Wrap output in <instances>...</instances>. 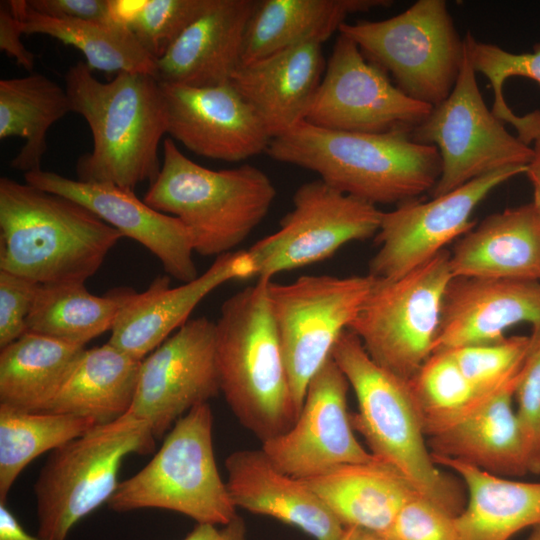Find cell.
I'll return each instance as SVG.
<instances>
[{
  "label": "cell",
  "instance_id": "74e56055",
  "mask_svg": "<svg viewBox=\"0 0 540 540\" xmlns=\"http://www.w3.org/2000/svg\"><path fill=\"white\" fill-rule=\"evenodd\" d=\"M530 347L529 336H510L485 344L446 350L463 375L482 393H491L522 368Z\"/></svg>",
  "mask_w": 540,
  "mask_h": 540
},
{
  "label": "cell",
  "instance_id": "7c38bea8",
  "mask_svg": "<svg viewBox=\"0 0 540 540\" xmlns=\"http://www.w3.org/2000/svg\"><path fill=\"white\" fill-rule=\"evenodd\" d=\"M476 74L464 40V58L453 90L411 133L414 141L434 145L441 157L432 197L505 167L527 166L532 159L533 148L509 133L486 106Z\"/></svg>",
  "mask_w": 540,
  "mask_h": 540
},
{
  "label": "cell",
  "instance_id": "484cf974",
  "mask_svg": "<svg viewBox=\"0 0 540 540\" xmlns=\"http://www.w3.org/2000/svg\"><path fill=\"white\" fill-rule=\"evenodd\" d=\"M453 277L540 281V222L531 203L493 213L450 253Z\"/></svg>",
  "mask_w": 540,
  "mask_h": 540
},
{
  "label": "cell",
  "instance_id": "b9f144b4",
  "mask_svg": "<svg viewBox=\"0 0 540 540\" xmlns=\"http://www.w3.org/2000/svg\"><path fill=\"white\" fill-rule=\"evenodd\" d=\"M40 284L0 270V349L28 332L27 319Z\"/></svg>",
  "mask_w": 540,
  "mask_h": 540
},
{
  "label": "cell",
  "instance_id": "1f68e13d",
  "mask_svg": "<svg viewBox=\"0 0 540 540\" xmlns=\"http://www.w3.org/2000/svg\"><path fill=\"white\" fill-rule=\"evenodd\" d=\"M24 34L53 37L83 53L87 66L105 72L144 73L156 78V60L133 32L113 22L57 19L32 10L27 0L8 1Z\"/></svg>",
  "mask_w": 540,
  "mask_h": 540
},
{
  "label": "cell",
  "instance_id": "7402d4cb",
  "mask_svg": "<svg viewBox=\"0 0 540 540\" xmlns=\"http://www.w3.org/2000/svg\"><path fill=\"white\" fill-rule=\"evenodd\" d=\"M256 6V0H213L156 60V79L192 87L231 82L242 64L245 36Z\"/></svg>",
  "mask_w": 540,
  "mask_h": 540
},
{
  "label": "cell",
  "instance_id": "52a82bcc",
  "mask_svg": "<svg viewBox=\"0 0 540 540\" xmlns=\"http://www.w3.org/2000/svg\"><path fill=\"white\" fill-rule=\"evenodd\" d=\"M107 504L119 513L163 509L198 524L229 523L237 508L217 468L210 404L197 405L181 417L152 459L121 481Z\"/></svg>",
  "mask_w": 540,
  "mask_h": 540
},
{
  "label": "cell",
  "instance_id": "e575fe53",
  "mask_svg": "<svg viewBox=\"0 0 540 540\" xmlns=\"http://www.w3.org/2000/svg\"><path fill=\"white\" fill-rule=\"evenodd\" d=\"M98 425L71 414L28 412L0 404V501L35 458L84 435Z\"/></svg>",
  "mask_w": 540,
  "mask_h": 540
},
{
  "label": "cell",
  "instance_id": "2e32d148",
  "mask_svg": "<svg viewBox=\"0 0 540 540\" xmlns=\"http://www.w3.org/2000/svg\"><path fill=\"white\" fill-rule=\"evenodd\" d=\"M215 339L216 323L206 317L188 320L141 360L127 413L148 423L156 439L220 392Z\"/></svg>",
  "mask_w": 540,
  "mask_h": 540
},
{
  "label": "cell",
  "instance_id": "83f0119b",
  "mask_svg": "<svg viewBox=\"0 0 540 540\" xmlns=\"http://www.w3.org/2000/svg\"><path fill=\"white\" fill-rule=\"evenodd\" d=\"M432 457L466 485L468 502L455 517L460 540H509L540 526V482L510 480L457 459Z\"/></svg>",
  "mask_w": 540,
  "mask_h": 540
},
{
  "label": "cell",
  "instance_id": "5bb4252c",
  "mask_svg": "<svg viewBox=\"0 0 540 540\" xmlns=\"http://www.w3.org/2000/svg\"><path fill=\"white\" fill-rule=\"evenodd\" d=\"M432 108L404 94L352 39L339 34L305 122L336 131L411 134Z\"/></svg>",
  "mask_w": 540,
  "mask_h": 540
},
{
  "label": "cell",
  "instance_id": "3957f363",
  "mask_svg": "<svg viewBox=\"0 0 540 540\" xmlns=\"http://www.w3.org/2000/svg\"><path fill=\"white\" fill-rule=\"evenodd\" d=\"M122 237L70 198L0 178V270L39 284L85 283Z\"/></svg>",
  "mask_w": 540,
  "mask_h": 540
},
{
  "label": "cell",
  "instance_id": "f546056e",
  "mask_svg": "<svg viewBox=\"0 0 540 540\" xmlns=\"http://www.w3.org/2000/svg\"><path fill=\"white\" fill-rule=\"evenodd\" d=\"M140 365L109 342L85 349L47 412L90 418L98 425L120 418L133 403Z\"/></svg>",
  "mask_w": 540,
  "mask_h": 540
},
{
  "label": "cell",
  "instance_id": "e0dca14e",
  "mask_svg": "<svg viewBox=\"0 0 540 540\" xmlns=\"http://www.w3.org/2000/svg\"><path fill=\"white\" fill-rule=\"evenodd\" d=\"M349 387L331 356L309 382L293 426L262 443L261 449L276 468L307 479L340 465L378 460L354 434L347 407Z\"/></svg>",
  "mask_w": 540,
  "mask_h": 540
},
{
  "label": "cell",
  "instance_id": "ffe728a7",
  "mask_svg": "<svg viewBox=\"0 0 540 540\" xmlns=\"http://www.w3.org/2000/svg\"><path fill=\"white\" fill-rule=\"evenodd\" d=\"M255 277L248 250L220 255L196 279L170 287V276L159 275L141 292L121 287V305L109 343L136 360H143L188 320L200 301L231 280Z\"/></svg>",
  "mask_w": 540,
  "mask_h": 540
},
{
  "label": "cell",
  "instance_id": "60d3db41",
  "mask_svg": "<svg viewBox=\"0 0 540 540\" xmlns=\"http://www.w3.org/2000/svg\"><path fill=\"white\" fill-rule=\"evenodd\" d=\"M455 517L419 494L401 508L385 540H460Z\"/></svg>",
  "mask_w": 540,
  "mask_h": 540
},
{
  "label": "cell",
  "instance_id": "7a4b0ae2",
  "mask_svg": "<svg viewBox=\"0 0 540 540\" xmlns=\"http://www.w3.org/2000/svg\"><path fill=\"white\" fill-rule=\"evenodd\" d=\"M72 112L91 130L93 148L76 162L78 180L134 190L158 176L159 143L167 133L159 81L144 73L121 72L109 82L96 79L86 63L64 76Z\"/></svg>",
  "mask_w": 540,
  "mask_h": 540
},
{
  "label": "cell",
  "instance_id": "f1b7e54d",
  "mask_svg": "<svg viewBox=\"0 0 540 540\" xmlns=\"http://www.w3.org/2000/svg\"><path fill=\"white\" fill-rule=\"evenodd\" d=\"M392 3L390 0L257 1L245 36L242 64L301 43H324L339 31L349 15Z\"/></svg>",
  "mask_w": 540,
  "mask_h": 540
},
{
  "label": "cell",
  "instance_id": "44dd1931",
  "mask_svg": "<svg viewBox=\"0 0 540 540\" xmlns=\"http://www.w3.org/2000/svg\"><path fill=\"white\" fill-rule=\"evenodd\" d=\"M520 323L540 326V281L453 277L444 293L434 352L499 341Z\"/></svg>",
  "mask_w": 540,
  "mask_h": 540
},
{
  "label": "cell",
  "instance_id": "9a60e30c",
  "mask_svg": "<svg viewBox=\"0 0 540 540\" xmlns=\"http://www.w3.org/2000/svg\"><path fill=\"white\" fill-rule=\"evenodd\" d=\"M526 170L527 166L505 167L429 201L412 199L383 212L374 236L378 250L369 262L368 274L396 279L445 250L475 227L472 213L490 192Z\"/></svg>",
  "mask_w": 540,
  "mask_h": 540
},
{
  "label": "cell",
  "instance_id": "c3c4849f",
  "mask_svg": "<svg viewBox=\"0 0 540 540\" xmlns=\"http://www.w3.org/2000/svg\"><path fill=\"white\" fill-rule=\"evenodd\" d=\"M216 540H246V526L243 518L236 515L229 523L221 526Z\"/></svg>",
  "mask_w": 540,
  "mask_h": 540
},
{
  "label": "cell",
  "instance_id": "f6af8a7d",
  "mask_svg": "<svg viewBox=\"0 0 540 540\" xmlns=\"http://www.w3.org/2000/svg\"><path fill=\"white\" fill-rule=\"evenodd\" d=\"M0 540H52L28 533L16 516L0 501Z\"/></svg>",
  "mask_w": 540,
  "mask_h": 540
},
{
  "label": "cell",
  "instance_id": "f907efd6",
  "mask_svg": "<svg viewBox=\"0 0 540 540\" xmlns=\"http://www.w3.org/2000/svg\"><path fill=\"white\" fill-rule=\"evenodd\" d=\"M341 540H385L381 536L371 531L355 528L345 527Z\"/></svg>",
  "mask_w": 540,
  "mask_h": 540
},
{
  "label": "cell",
  "instance_id": "bcb514c9",
  "mask_svg": "<svg viewBox=\"0 0 540 540\" xmlns=\"http://www.w3.org/2000/svg\"><path fill=\"white\" fill-rule=\"evenodd\" d=\"M147 0H108L109 20L127 27L136 20Z\"/></svg>",
  "mask_w": 540,
  "mask_h": 540
},
{
  "label": "cell",
  "instance_id": "6da1fadb",
  "mask_svg": "<svg viewBox=\"0 0 540 540\" xmlns=\"http://www.w3.org/2000/svg\"><path fill=\"white\" fill-rule=\"evenodd\" d=\"M265 153L376 206L399 205L431 191L442 169L438 149L414 141L408 132L354 133L305 121L273 138Z\"/></svg>",
  "mask_w": 540,
  "mask_h": 540
},
{
  "label": "cell",
  "instance_id": "ba28073f",
  "mask_svg": "<svg viewBox=\"0 0 540 540\" xmlns=\"http://www.w3.org/2000/svg\"><path fill=\"white\" fill-rule=\"evenodd\" d=\"M155 446L148 423L126 413L51 451L34 484L38 535L66 540L81 519L112 497L124 458L151 454Z\"/></svg>",
  "mask_w": 540,
  "mask_h": 540
},
{
  "label": "cell",
  "instance_id": "30bf717a",
  "mask_svg": "<svg viewBox=\"0 0 540 540\" xmlns=\"http://www.w3.org/2000/svg\"><path fill=\"white\" fill-rule=\"evenodd\" d=\"M452 278L446 249L399 278H375L348 330L376 364L409 381L434 352Z\"/></svg>",
  "mask_w": 540,
  "mask_h": 540
},
{
  "label": "cell",
  "instance_id": "ab89813d",
  "mask_svg": "<svg viewBox=\"0 0 540 540\" xmlns=\"http://www.w3.org/2000/svg\"><path fill=\"white\" fill-rule=\"evenodd\" d=\"M515 399L527 448L529 473L540 474V326L532 328Z\"/></svg>",
  "mask_w": 540,
  "mask_h": 540
},
{
  "label": "cell",
  "instance_id": "4dcf8cb0",
  "mask_svg": "<svg viewBox=\"0 0 540 540\" xmlns=\"http://www.w3.org/2000/svg\"><path fill=\"white\" fill-rule=\"evenodd\" d=\"M84 351L29 331L1 348L0 404L47 412Z\"/></svg>",
  "mask_w": 540,
  "mask_h": 540
},
{
  "label": "cell",
  "instance_id": "5b68a950",
  "mask_svg": "<svg viewBox=\"0 0 540 540\" xmlns=\"http://www.w3.org/2000/svg\"><path fill=\"white\" fill-rule=\"evenodd\" d=\"M331 356L355 393L358 412L351 422L369 452L396 469L419 495L457 516L465 507L462 491L433 460L409 381L376 364L348 329Z\"/></svg>",
  "mask_w": 540,
  "mask_h": 540
},
{
  "label": "cell",
  "instance_id": "8992f818",
  "mask_svg": "<svg viewBox=\"0 0 540 540\" xmlns=\"http://www.w3.org/2000/svg\"><path fill=\"white\" fill-rule=\"evenodd\" d=\"M163 163L143 201L178 218L191 232L194 252L217 257L231 252L262 222L276 197L270 178L244 164L212 170L185 156L167 138Z\"/></svg>",
  "mask_w": 540,
  "mask_h": 540
},
{
  "label": "cell",
  "instance_id": "4fadbf2b",
  "mask_svg": "<svg viewBox=\"0 0 540 540\" xmlns=\"http://www.w3.org/2000/svg\"><path fill=\"white\" fill-rule=\"evenodd\" d=\"M292 201L279 229L248 249L258 279L271 280L281 272L321 262L349 242L375 236L383 213L319 178L298 187Z\"/></svg>",
  "mask_w": 540,
  "mask_h": 540
},
{
  "label": "cell",
  "instance_id": "681fc988",
  "mask_svg": "<svg viewBox=\"0 0 540 540\" xmlns=\"http://www.w3.org/2000/svg\"><path fill=\"white\" fill-rule=\"evenodd\" d=\"M219 529L210 524H196L183 540H216Z\"/></svg>",
  "mask_w": 540,
  "mask_h": 540
},
{
  "label": "cell",
  "instance_id": "cb8c5ba5",
  "mask_svg": "<svg viewBox=\"0 0 540 540\" xmlns=\"http://www.w3.org/2000/svg\"><path fill=\"white\" fill-rule=\"evenodd\" d=\"M322 44L301 43L242 64L233 75L231 83L272 139L305 121L326 67Z\"/></svg>",
  "mask_w": 540,
  "mask_h": 540
},
{
  "label": "cell",
  "instance_id": "4316f807",
  "mask_svg": "<svg viewBox=\"0 0 540 540\" xmlns=\"http://www.w3.org/2000/svg\"><path fill=\"white\" fill-rule=\"evenodd\" d=\"M344 527L382 535L404 504L418 494L393 467L374 460L345 464L301 479Z\"/></svg>",
  "mask_w": 540,
  "mask_h": 540
},
{
  "label": "cell",
  "instance_id": "7bdbcfd3",
  "mask_svg": "<svg viewBox=\"0 0 540 540\" xmlns=\"http://www.w3.org/2000/svg\"><path fill=\"white\" fill-rule=\"evenodd\" d=\"M35 12L57 19L111 22L108 0H28Z\"/></svg>",
  "mask_w": 540,
  "mask_h": 540
},
{
  "label": "cell",
  "instance_id": "f35d334b",
  "mask_svg": "<svg viewBox=\"0 0 540 540\" xmlns=\"http://www.w3.org/2000/svg\"><path fill=\"white\" fill-rule=\"evenodd\" d=\"M212 2L213 0H147L130 30L141 46L158 60Z\"/></svg>",
  "mask_w": 540,
  "mask_h": 540
},
{
  "label": "cell",
  "instance_id": "7dc6e473",
  "mask_svg": "<svg viewBox=\"0 0 540 540\" xmlns=\"http://www.w3.org/2000/svg\"><path fill=\"white\" fill-rule=\"evenodd\" d=\"M533 156L527 165L526 175L533 189V201L531 202L534 212L540 222V137L534 141Z\"/></svg>",
  "mask_w": 540,
  "mask_h": 540
},
{
  "label": "cell",
  "instance_id": "d590c367",
  "mask_svg": "<svg viewBox=\"0 0 540 540\" xmlns=\"http://www.w3.org/2000/svg\"><path fill=\"white\" fill-rule=\"evenodd\" d=\"M409 385L428 438L449 428L492 393L476 389L447 351L434 352Z\"/></svg>",
  "mask_w": 540,
  "mask_h": 540
},
{
  "label": "cell",
  "instance_id": "836d02e7",
  "mask_svg": "<svg viewBox=\"0 0 540 540\" xmlns=\"http://www.w3.org/2000/svg\"><path fill=\"white\" fill-rule=\"evenodd\" d=\"M121 305V287L104 296L85 283L40 284L27 319L28 331L85 347L111 331Z\"/></svg>",
  "mask_w": 540,
  "mask_h": 540
},
{
  "label": "cell",
  "instance_id": "8d00e7d4",
  "mask_svg": "<svg viewBox=\"0 0 540 540\" xmlns=\"http://www.w3.org/2000/svg\"><path fill=\"white\" fill-rule=\"evenodd\" d=\"M464 40L475 72L482 74L493 89V114L511 124L524 143L534 142L540 137V110L516 115L504 99L503 86L512 77L528 78L540 86V42L530 52L513 53L496 44L478 41L471 32L466 33Z\"/></svg>",
  "mask_w": 540,
  "mask_h": 540
},
{
  "label": "cell",
  "instance_id": "8fae6325",
  "mask_svg": "<svg viewBox=\"0 0 540 540\" xmlns=\"http://www.w3.org/2000/svg\"><path fill=\"white\" fill-rule=\"evenodd\" d=\"M375 278L303 275L268 282V298L298 415L314 375L357 316Z\"/></svg>",
  "mask_w": 540,
  "mask_h": 540
},
{
  "label": "cell",
  "instance_id": "816d5d0a",
  "mask_svg": "<svg viewBox=\"0 0 540 540\" xmlns=\"http://www.w3.org/2000/svg\"><path fill=\"white\" fill-rule=\"evenodd\" d=\"M528 540H540V526L535 527Z\"/></svg>",
  "mask_w": 540,
  "mask_h": 540
},
{
  "label": "cell",
  "instance_id": "d6a6232c",
  "mask_svg": "<svg viewBox=\"0 0 540 540\" xmlns=\"http://www.w3.org/2000/svg\"><path fill=\"white\" fill-rule=\"evenodd\" d=\"M72 112L65 87L40 73L0 80V139L21 137L10 166L24 174L41 169L49 128Z\"/></svg>",
  "mask_w": 540,
  "mask_h": 540
},
{
  "label": "cell",
  "instance_id": "277c9868",
  "mask_svg": "<svg viewBox=\"0 0 540 540\" xmlns=\"http://www.w3.org/2000/svg\"><path fill=\"white\" fill-rule=\"evenodd\" d=\"M269 281L258 279L224 301L215 339L220 392L240 424L262 443L287 432L298 417Z\"/></svg>",
  "mask_w": 540,
  "mask_h": 540
},
{
  "label": "cell",
  "instance_id": "ac0fdd59",
  "mask_svg": "<svg viewBox=\"0 0 540 540\" xmlns=\"http://www.w3.org/2000/svg\"><path fill=\"white\" fill-rule=\"evenodd\" d=\"M159 83L167 133L189 151L227 162L266 152L272 137L231 82L212 87Z\"/></svg>",
  "mask_w": 540,
  "mask_h": 540
},
{
  "label": "cell",
  "instance_id": "d6986e66",
  "mask_svg": "<svg viewBox=\"0 0 540 540\" xmlns=\"http://www.w3.org/2000/svg\"><path fill=\"white\" fill-rule=\"evenodd\" d=\"M25 183L70 198L147 248L166 273L182 283L196 279L193 240L189 229L176 217L141 201L134 190L110 183L84 182L43 169L24 174Z\"/></svg>",
  "mask_w": 540,
  "mask_h": 540
},
{
  "label": "cell",
  "instance_id": "603a6c76",
  "mask_svg": "<svg viewBox=\"0 0 540 540\" xmlns=\"http://www.w3.org/2000/svg\"><path fill=\"white\" fill-rule=\"evenodd\" d=\"M224 464L236 508L272 517L315 540H341L345 527L318 495L276 468L262 449L235 451Z\"/></svg>",
  "mask_w": 540,
  "mask_h": 540
},
{
  "label": "cell",
  "instance_id": "9c48e42d",
  "mask_svg": "<svg viewBox=\"0 0 540 540\" xmlns=\"http://www.w3.org/2000/svg\"><path fill=\"white\" fill-rule=\"evenodd\" d=\"M338 32L352 39L367 60L414 100L435 107L456 84L464 39L444 0H418L384 20L345 22Z\"/></svg>",
  "mask_w": 540,
  "mask_h": 540
},
{
  "label": "cell",
  "instance_id": "ee69618b",
  "mask_svg": "<svg viewBox=\"0 0 540 540\" xmlns=\"http://www.w3.org/2000/svg\"><path fill=\"white\" fill-rule=\"evenodd\" d=\"M24 34L22 23L10 9L8 1L0 3V49L13 57L18 65L32 72L35 55L29 51L21 40Z\"/></svg>",
  "mask_w": 540,
  "mask_h": 540
},
{
  "label": "cell",
  "instance_id": "d4e9b609",
  "mask_svg": "<svg viewBox=\"0 0 540 540\" xmlns=\"http://www.w3.org/2000/svg\"><path fill=\"white\" fill-rule=\"evenodd\" d=\"M521 369L456 423L429 437L431 454L502 477L529 474L525 438L513 404Z\"/></svg>",
  "mask_w": 540,
  "mask_h": 540
}]
</instances>
